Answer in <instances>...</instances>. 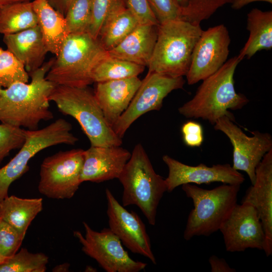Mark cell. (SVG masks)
Here are the masks:
<instances>
[{
  "instance_id": "1",
  "label": "cell",
  "mask_w": 272,
  "mask_h": 272,
  "mask_svg": "<svg viewBox=\"0 0 272 272\" xmlns=\"http://www.w3.org/2000/svg\"><path fill=\"white\" fill-rule=\"evenodd\" d=\"M54 58L44 62L29 76L30 83L18 82L0 92V121L5 124L38 129L41 121L53 118L49 96L56 85L46 79Z\"/></svg>"
},
{
  "instance_id": "2",
  "label": "cell",
  "mask_w": 272,
  "mask_h": 272,
  "mask_svg": "<svg viewBox=\"0 0 272 272\" xmlns=\"http://www.w3.org/2000/svg\"><path fill=\"white\" fill-rule=\"evenodd\" d=\"M241 61L235 56L202 80L193 97L178 108L179 113L188 118H201L212 125L224 115L234 119L228 110L242 109L249 102L245 95L236 92L234 86L235 72Z\"/></svg>"
},
{
  "instance_id": "3",
  "label": "cell",
  "mask_w": 272,
  "mask_h": 272,
  "mask_svg": "<svg viewBox=\"0 0 272 272\" xmlns=\"http://www.w3.org/2000/svg\"><path fill=\"white\" fill-rule=\"evenodd\" d=\"M109 56L98 38L88 32L70 34L46 75L56 85L85 87L93 83L96 66Z\"/></svg>"
},
{
  "instance_id": "4",
  "label": "cell",
  "mask_w": 272,
  "mask_h": 272,
  "mask_svg": "<svg viewBox=\"0 0 272 272\" xmlns=\"http://www.w3.org/2000/svg\"><path fill=\"white\" fill-rule=\"evenodd\" d=\"M59 111L74 118L88 138L91 146H121L122 139L106 121L94 92L88 86L55 85L49 96Z\"/></svg>"
},
{
  "instance_id": "5",
  "label": "cell",
  "mask_w": 272,
  "mask_h": 272,
  "mask_svg": "<svg viewBox=\"0 0 272 272\" xmlns=\"http://www.w3.org/2000/svg\"><path fill=\"white\" fill-rule=\"evenodd\" d=\"M118 179L123 187L122 206H137L149 223L155 225L158 207L167 186L141 143L134 146Z\"/></svg>"
},
{
  "instance_id": "6",
  "label": "cell",
  "mask_w": 272,
  "mask_h": 272,
  "mask_svg": "<svg viewBox=\"0 0 272 272\" xmlns=\"http://www.w3.org/2000/svg\"><path fill=\"white\" fill-rule=\"evenodd\" d=\"M202 30L200 25L182 19L159 24L148 72L172 77L186 76L194 46Z\"/></svg>"
},
{
  "instance_id": "7",
  "label": "cell",
  "mask_w": 272,
  "mask_h": 272,
  "mask_svg": "<svg viewBox=\"0 0 272 272\" xmlns=\"http://www.w3.org/2000/svg\"><path fill=\"white\" fill-rule=\"evenodd\" d=\"M240 185L223 183L207 189L190 183L182 185V189L192 199L194 207L188 217L184 239L209 236L219 230L237 204Z\"/></svg>"
},
{
  "instance_id": "8",
  "label": "cell",
  "mask_w": 272,
  "mask_h": 272,
  "mask_svg": "<svg viewBox=\"0 0 272 272\" xmlns=\"http://www.w3.org/2000/svg\"><path fill=\"white\" fill-rule=\"evenodd\" d=\"M72 129L69 122L59 118L41 129L26 130L25 141L18 153L0 168V203L9 196L11 184L29 170L28 162L36 154L53 146L75 145L79 140Z\"/></svg>"
},
{
  "instance_id": "9",
  "label": "cell",
  "mask_w": 272,
  "mask_h": 272,
  "mask_svg": "<svg viewBox=\"0 0 272 272\" xmlns=\"http://www.w3.org/2000/svg\"><path fill=\"white\" fill-rule=\"evenodd\" d=\"M84 150L59 151L46 157L40 166L39 192L50 198L70 199L82 183Z\"/></svg>"
},
{
  "instance_id": "10",
  "label": "cell",
  "mask_w": 272,
  "mask_h": 272,
  "mask_svg": "<svg viewBox=\"0 0 272 272\" xmlns=\"http://www.w3.org/2000/svg\"><path fill=\"white\" fill-rule=\"evenodd\" d=\"M85 235L79 231L74 235L82 246V251L95 259L107 272H139L147 264L132 259L125 251L118 237L109 228L100 232L93 230L83 222Z\"/></svg>"
},
{
  "instance_id": "11",
  "label": "cell",
  "mask_w": 272,
  "mask_h": 272,
  "mask_svg": "<svg viewBox=\"0 0 272 272\" xmlns=\"http://www.w3.org/2000/svg\"><path fill=\"white\" fill-rule=\"evenodd\" d=\"M184 84L183 77L148 72L128 107L112 126L114 132L122 139L137 119L149 111L159 110L164 99L173 90L182 89Z\"/></svg>"
},
{
  "instance_id": "12",
  "label": "cell",
  "mask_w": 272,
  "mask_h": 272,
  "mask_svg": "<svg viewBox=\"0 0 272 272\" xmlns=\"http://www.w3.org/2000/svg\"><path fill=\"white\" fill-rule=\"evenodd\" d=\"M234 119L226 115L219 118L214 128L225 133L233 146L232 167L247 173L253 184L255 180V170L264 155L272 149V137L268 132L251 131L247 135L236 124Z\"/></svg>"
},
{
  "instance_id": "13",
  "label": "cell",
  "mask_w": 272,
  "mask_h": 272,
  "mask_svg": "<svg viewBox=\"0 0 272 272\" xmlns=\"http://www.w3.org/2000/svg\"><path fill=\"white\" fill-rule=\"evenodd\" d=\"M230 42L228 30L223 24L202 30L192 51L186 75L187 84H195L220 69L227 61Z\"/></svg>"
},
{
  "instance_id": "14",
  "label": "cell",
  "mask_w": 272,
  "mask_h": 272,
  "mask_svg": "<svg viewBox=\"0 0 272 272\" xmlns=\"http://www.w3.org/2000/svg\"><path fill=\"white\" fill-rule=\"evenodd\" d=\"M219 230L228 252H241L248 248L265 249L262 223L256 209L249 202L236 204Z\"/></svg>"
},
{
  "instance_id": "15",
  "label": "cell",
  "mask_w": 272,
  "mask_h": 272,
  "mask_svg": "<svg viewBox=\"0 0 272 272\" xmlns=\"http://www.w3.org/2000/svg\"><path fill=\"white\" fill-rule=\"evenodd\" d=\"M105 194L109 228L130 251L147 257L156 264L150 239L142 219L134 211L129 212L121 205L108 188Z\"/></svg>"
},
{
  "instance_id": "16",
  "label": "cell",
  "mask_w": 272,
  "mask_h": 272,
  "mask_svg": "<svg viewBox=\"0 0 272 272\" xmlns=\"http://www.w3.org/2000/svg\"><path fill=\"white\" fill-rule=\"evenodd\" d=\"M162 159L168 169V174L165 180L167 191L169 192L187 183L201 184L220 182L241 185L245 180L244 175L229 164L208 167L200 163L193 166L182 163L167 155H164Z\"/></svg>"
},
{
  "instance_id": "17",
  "label": "cell",
  "mask_w": 272,
  "mask_h": 272,
  "mask_svg": "<svg viewBox=\"0 0 272 272\" xmlns=\"http://www.w3.org/2000/svg\"><path fill=\"white\" fill-rule=\"evenodd\" d=\"M256 209L265 236L267 256L272 254V149L266 153L255 170V180L241 201Z\"/></svg>"
},
{
  "instance_id": "18",
  "label": "cell",
  "mask_w": 272,
  "mask_h": 272,
  "mask_svg": "<svg viewBox=\"0 0 272 272\" xmlns=\"http://www.w3.org/2000/svg\"><path fill=\"white\" fill-rule=\"evenodd\" d=\"M131 153L120 146H93L84 150L82 182L99 183L119 177Z\"/></svg>"
},
{
  "instance_id": "19",
  "label": "cell",
  "mask_w": 272,
  "mask_h": 272,
  "mask_svg": "<svg viewBox=\"0 0 272 272\" xmlns=\"http://www.w3.org/2000/svg\"><path fill=\"white\" fill-rule=\"evenodd\" d=\"M141 83L134 77L96 83L95 96L111 127L128 107Z\"/></svg>"
},
{
  "instance_id": "20",
  "label": "cell",
  "mask_w": 272,
  "mask_h": 272,
  "mask_svg": "<svg viewBox=\"0 0 272 272\" xmlns=\"http://www.w3.org/2000/svg\"><path fill=\"white\" fill-rule=\"evenodd\" d=\"M3 41L30 74L44 63L48 52L38 25L12 34L4 35Z\"/></svg>"
},
{
  "instance_id": "21",
  "label": "cell",
  "mask_w": 272,
  "mask_h": 272,
  "mask_svg": "<svg viewBox=\"0 0 272 272\" xmlns=\"http://www.w3.org/2000/svg\"><path fill=\"white\" fill-rule=\"evenodd\" d=\"M158 26L139 24L119 44L108 51L109 56L147 66L156 43Z\"/></svg>"
},
{
  "instance_id": "22",
  "label": "cell",
  "mask_w": 272,
  "mask_h": 272,
  "mask_svg": "<svg viewBox=\"0 0 272 272\" xmlns=\"http://www.w3.org/2000/svg\"><path fill=\"white\" fill-rule=\"evenodd\" d=\"M32 3L46 49L56 56L70 34L64 16L47 0H33Z\"/></svg>"
},
{
  "instance_id": "23",
  "label": "cell",
  "mask_w": 272,
  "mask_h": 272,
  "mask_svg": "<svg viewBox=\"0 0 272 272\" xmlns=\"http://www.w3.org/2000/svg\"><path fill=\"white\" fill-rule=\"evenodd\" d=\"M249 37L238 55L242 60L250 58L257 52L272 48V11L252 9L247 14Z\"/></svg>"
},
{
  "instance_id": "24",
  "label": "cell",
  "mask_w": 272,
  "mask_h": 272,
  "mask_svg": "<svg viewBox=\"0 0 272 272\" xmlns=\"http://www.w3.org/2000/svg\"><path fill=\"white\" fill-rule=\"evenodd\" d=\"M42 198H23L8 196L0 203V219L25 236L36 216L42 210Z\"/></svg>"
},
{
  "instance_id": "25",
  "label": "cell",
  "mask_w": 272,
  "mask_h": 272,
  "mask_svg": "<svg viewBox=\"0 0 272 272\" xmlns=\"http://www.w3.org/2000/svg\"><path fill=\"white\" fill-rule=\"evenodd\" d=\"M139 24L127 6H122L106 19L100 29L98 39L108 51L119 44Z\"/></svg>"
},
{
  "instance_id": "26",
  "label": "cell",
  "mask_w": 272,
  "mask_h": 272,
  "mask_svg": "<svg viewBox=\"0 0 272 272\" xmlns=\"http://www.w3.org/2000/svg\"><path fill=\"white\" fill-rule=\"evenodd\" d=\"M38 25L32 1L0 6V33L12 34Z\"/></svg>"
},
{
  "instance_id": "27",
  "label": "cell",
  "mask_w": 272,
  "mask_h": 272,
  "mask_svg": "<svg viewBox=\"0 0 272 272\" xmlns=\"http://www.w3.org/2000/svg\"><path fill=\"white\" fill-rule=\"evenodd\" d=\"M145 67L109 56L101 61L95 68L92 79L94 83H97L138 77L143 72Z\"/></svg>"
},
{
  "instance_id": "28",
  "label": "cell",
  "mask_w": 272,
  "mask_h": 272,
  "mask_svg": "<svg viewBox=\"0 0 272 272\" xmlns=\"http://www.w3.org/2000/svg\"><path fill=\"white\" fill-rule=\"evenodd\" d=\"M48 257L43 253H31L22 248L0 264V272H44Z\"/></svg>"
},
{
  "instance_id": "29",
  "label": "cell",
  "mask_w": 272,
  "mask_h": 272,
  "mask_svg": "<svg viewBox=\"0 0 272 272\" xmlns=\"http://www.w3.org/2000/svg\"><path fill=\"white\" fill-rule=\"evenodd\" d=\"M24 65L9 50L0 47V86L5 88L21 82L28 83Z\"/></svg>"
},
{
  "instance_id": "30",
  "label": "cell",
  "mask_w": 272,
  "mask_h": 272,
  "mask_svg": "<svg viewBox=\"0 0 272 272\" xmlns=\"http://www.w3.org/2000/svg\"><path fill=\"white\" fill-rule=\"evenodd\" d=\"M64 17L69 34L88 32L92 20L91 0H73Z\"/></svg>"
},
{
  "instance_id": "31",
  "label": "cell",
  "mask_w": 272,
  "mask_h": 272,
  "mask_svg": "<svg viewBox=\"0 0 272 272\" xmlns=\"http://www.w3.org/2000/svg\"><path fill=\"white\" fill-rule=\"evenodd\" d=\"M234 0H186L181 8V19L194 24L209 19L220 8Z\"/></svg>"
},
{
  "instance_id": "32",
  "label": "cell",
  "mask_w": 272,
  "mask_h": 272,
  "mask_svg": "<svg viewBox=\"0 0 272 272\" xmlns=\"http://www.w3.org/2000/svg\"><path fill=\"white\" fill-rule=\"evenodd\" d=\"M92 20L88 33L98 38L106 19L113 12L126 5V0H91Z\"/></svg>"
},
{
  "instance_id": "33",
  "label": "cell",
  "mask_w": 272,
  "mask_h": 272,
  "mask_svg": "<svg viewBox=\"0 0 272 272\" xmlns=\"http://www.w3.org/2000/svg\"><path fill=\"white\" fill-rule=\"evenodd\" d=\"M26 129L7 124H0V165L11 151L20 149L25 143Z\"/></svg>"
},
{
  "instance_id": "34",
  "label": "cell",
  "mask_w": 272,
  "mask_h": 272,
  "mask_svg": "<svg viewBox=\"0 0 272 272\" xmlns=\"http://www.w3.org/2000/svg\"><path fill=\"white\" fill-rule=\"evenodd\" d=\"M25 236L0 219V254L5 259L13 256L20 248Z\"/></svg>"
},
{
  "instance_id": "35",
  "label": "cell",
  "mask_w": 272,
  "mask_h": 272,
  "mask_svg": "<svg viewBox=\"0 0 272 272\" xmlns=\"http://www.w3.org/2000/svg\"><path fill=\"white\" fill-rule=\"evenodd\" d=\"M159 24L181 19V7L177 0H148Z\"/></svg>"
},
{
  "instance_id": "36",
  "label": "cell",
  "mask_w": 272,
  "mask_h": 272,
  "mask_svg": "<svg viewBox=\"0 0 272 272\" xmlns=\"http://www.w3.org/2000/svg\"><path fill=\"white\" fill-rule=\"evenodd\" d=\"M126 3L140 24L159 25L148 0H126Z\"/></svg>"
},
{
  "instance_id": "37",
  "label": "cell",
  "mask_w": 272,
  "mask_h": 272,
  "mask_svg": "<svg viewBox=\"0 0 272 272\" xmlns=\"http://www.w3.org/2000/svg\"><path fill=\"white\" fill-rule=\"evenodd\" d=\"M184 143L190 147H199L203 141V131L202 125L193 120L184 123L181 128Z\"/></svg>"
},
{
  "instance_id": "38",
  "label": "cell",
  "mask_w": 272,
  "mask_h": 272,
  "mask_svg": "<svg viewBox=\"0 0 272 272\" xmlns=\"http://www.w3.org/2000/svg\"><path fill=\"white\" fill-rule=\"evenodd\" d=\"M212 272H235L236 270L231 267L226 260L216 255H212L209 259Z\"/></svg>"
},
{
  "instance_id": "39",
  "label": "cell",
  "mask_w": 272,
  "mask_h": 272,
  "mask_svg": "<svg viewBox=\"0 0 272 272\" xmlns=\"http://www.w3.org/2000/svg\"><path fill=\"white\" fill-rule=\"evenodd\" d=\"M51 6L65 16L67 9L73 0H47Z\"/></svg>"
},
{
  "instance_id": "40",
  "label": "cell",
  "mask_w": 272,
  "mask_h": 272,
  "mask_svg": "<svg viewBox=\"0 0 272 272\" xmlns=\"http://www.w3.org/2000/svg\"><path fill=\"white\" fill-rule=\"evenodd\" d=\"M258 1L272 3V0H234L232 3V8L235 10H239L250 3Z\"/></svg>"
},
{
  "instance_id": "41",
  "label": "cell",
  "mask_w": 272,
  "mask_h": 272,
  "mask_svg": "<svg viewBox=\"0 0 272 272\" xmlns=\"http://www.w3.org/2000/svg\"><path fill=\"white\" fill-rule=\"evenodd\" d=\"M70 264L68 263H64L55 266L53 269V271H68Z\"/></svg>"
},
{
  "instance_id": "42",
  "label": "cell",
  "mask_w": 272,
  "mask_h": 272,
  "mask_svg": "<svg viewBox=\"0 0 272 272\" xmlns=\"http://www.w3.org/2000/svg\"><path fill=\"white\" fill-rule=\"evenodd\" d=\"M31 1V0H0V6L12 3Z\"/></svg>"
},
{
  "instance_id": "43",
  "label": "cell",
  "mask_w": 272,
  "mask_h": 272,
  "mask_svg": "<svg viewBox=\"0 0 272 272\" xmlns=\"http://www.w3.org/2000/svg\"><path fill=\"white\" fill-rule=\"evenodd\" d=\"M86 271H95L96 269L93 268L92 266H87L85 269Z\"/></svg>"
},
{
  "instance_id": "44",
  "label": "cell",
  "mask_w": 272,
  "mask_h": 272,
  "mask_svg": "<svg viewBox=\"0 0 272 272\" xmlns=\"http://www.w3.org/2000/svg\"><path fill=\"white\" fill-rule=\"evenodd\" d=\"M179 4H180V6L182 7H183L185 3H186V0H177Z\"/></svg>"
},
{
  "instance_id": "45",
  "label": "cell",
  "mask_w": 272,
  "mask_h": 272,
  "mask_svg": "<svg viewBox=\"0 0 272 272\" xmlns=\"http://www.w3.org/2000/svg\"><path fill=\"white\" fill-rule=\"evenodd\" d=\"M6 259L3 257L1 254H0V264L5 260Z\"/></svg>"
},
{
  "instance_id": "46",
  "label": "cell",
  "mask_w": 272,
  "mask_h": 272,
  "mask_svg": "<svg viewBox=\"0 0 272 272\" xmlns=\"http://www.w3.org/2000/svg\"><path fill=\"white\" fill-rule=\"evenodd\" d=\"M2 89H3L2 87L0 86V92H1Z\"/></svg>"
}]
</instances>
